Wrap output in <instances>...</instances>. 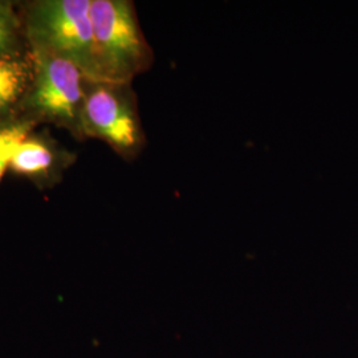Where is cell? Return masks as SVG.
I'll use <instances>...</instances> for the list:
<instances>
[{
    "instance_id": "6da1fadb",
    "label": "cell",
    "mask_w": 358,
    "mask_h": 358,
    "mask_svg": "<svg viewBox=\"0 0 358 358\" xmlns=\"http://www.w3.org/2000/svg\"><path fill=\"white\" fill-rule=\"evenodd\" d=\"M94 81L131 84L152 68L154 53L130 0H92Z\"/></svg>"
},
{
    "instance_id": "7a4b0ae2",
    "label": "cell",
    "mask_w": 358,
    "mask_h": 358,
    "mask_svg": "<svg viewBox=\"0 0 358 358\" xmlns=\"http://www.w3.org/2000/svg\"><path fill=\"white\" fill-rule=\"evenodd\" d=\"M92 0H35L20 8L27 44L34 53L63 57L94 81Z\"/></svg>"
},
{
    "instance_id": "3957f363",
    "label": "cell",
    "mask_w": 358,
    "mask_h": 358,
    "mask_svg": "<svg viewBox=\"0 0 358 358\" xmlns=\"http://www.w3.org/2000/svg\"><path fill=\"white\" fill-rule=\"evenodd\" d=\"M34 77L20 105L19 115L36 125L48 124L65 129L77 140L81 134V112L88 88V77L71 60L34 53Z\"/></svg>"
},
{
    "instance_id": "277c9868",
    "label": "cell",
    "mask_w": 358,
    "mask_h": 358,
    "mask_svg": "<svg viewBox=\"0 0 358 358\" xmlns=\"http://www.w3.org/2000/svg\"><path fill=\"white\" fill-rule=\"evenodd\" d=\"M83 140L105 142L125 161H133L146 146L137 96L131 84L88 83L81 112Z\"/></svg>"
},
{
    "instance_id": "5b68a950",
    "label": "cell",
    "mask_w": 358,
    "mask_h": 358,
    "mask_svg": "<svg viewBox=\"0 0 358 358\" xmlns=\"http://www.w3.org/2000/svg\"><path fill=\"white\" fill-rule=\"evenodd\" d=\"M75 162V152L68 150L47 130L36 129L16 149L10 171L29 180L38 190H47L59 185Z\"/></svg>"
},
{
    "instance_id": "8992f818",
    "label": "cell",
    "mask_w": 358,
    "mask_h": 358,
    "mask_svg": "<svg viewBox=\"0 0 358 358\" xmlns=\"http://www.w3.org/2000/svg\"><path fill=\"white\" fill-rule=\"evenodd\" d=\"M34 55L0 59V120L19 115L20 105L34 77Z\"/></svg>"
},
{
    "instance_id": "52a82bcc",
    "label": "cell",
    "mask_w": 358,
    "mask_h": 358,
    "mask_svg": "<svg viewBox=\"0 0 358 358\" xmlns=\"http://www.w3.org/2000/svg\"><path fill=\"white\" fill-rule=\"evenodd\" d=\"M29 51L19 11L10 1H0V59Z\"/></svg>"
},
{
    "instance_id": "ba28073f",
    "label": "cell",
    "mask_w": 358,
    "mask_h": 358,
    "mask_svg": "<svg viewBox=\"0 0 358 358\" xmlns=\"http://www.w3.org/2000/svg\"><path fill=\"white\" fill-rule=\"evenodd\" d=\"M38 128L34 121L20 115L0 120V182L10 171L11 159L19 145Z\"/></svg>"
}]
</instances>
